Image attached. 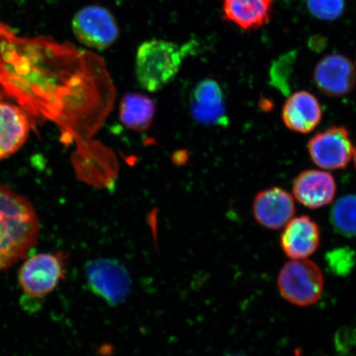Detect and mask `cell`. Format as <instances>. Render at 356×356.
Masks as SVG:
<instances>
[{"label":"cell","instance_id":"obj_20","mask_svg":"<svg viewBox=\"0 0 356 356\" xmlns=\"http://www.w3.org/2000/svg\"><path fill=\"white\" fill-rule=\"evenodd\" d=\"M327 261L333 273L345 275L355 264V252L349 248H338L327 253Z\"/></svg>","mask_w":356,"mask_h":356},{"label":"cell","instance_id":"obj_17","mask_svg":"<svg viewBox=\"0 0 356 356\" xmlns=\"http://www.w3.org/2000/svg\"><path fill=\"white\" fill-rule=\"evenodd\" d=\"M156 111L150 97L140 93H127L120 106V119L131 130L143 132L152 124Z\"/></svg>","mask_w":356,"mask_h":356},{"label":"cell","instance_id":"obj_19","mask_svg":"<svg viewBox=\"0 0 356 356\" xmlns=\"http://www.w3.org/2000/svg\"><path fill=\"white\" fill-rule=\"evenodd\" d=\"M306 2L311 15L320 20H337L345 10V0H306Z\"/></svg>","mask_w":356,"mask_h":356},{"label":"cell","instance_id":"obj_16","mask_svg":"<svg viewBox=\"0 0 356 356\" xmlns=\"http://www.w3.org/2000/svg\"><path fill=\"white\" fill-rule=\"evenodd\" d=\"M273 0H224L225 20L244 31L257 30L268 24L273 13Z\"/></svg>","mask_w":356,"mask_h":356},{"label":"cell","instance_id":"obj_11","mask_svg":"<svg viewBox=\"0 0 356 356\" xmlns=\"http://www.w3.org/2000/svg\"><path fill=\"white\" fill-rule=\"evenodd\" d=\"M321 243V230L309 216L292 218L280 235L282 250L291 259H306L318 250Z\"/></svg>","mask_w":356,"mask_h":356},{"label":"cell","instance_id":"obj_10","mask_svg":"<svg viewBox=\"0 0 356 356\" xmlns=\"http://www.w3.org/2000/svg\"><path fill=\"white\" fill-rule=\"evenodd\" d=\"M295 213L293 195L277 186L260 191L253 200V217L258 225L267 229L284 228Z\"/></svg>","mask_w":356,"mask_h":356},{"label":"cell","instance_id":"obj_3","mask_svg":"<svg viewBox=\"0 0 356 356\" xmlns=\"http://www.w3.org/2000/svg\"><path fill=\"white\" fill-rule=\"evenodd\" d=\"M189 47L165 40H149L140 44L136 56V75L141 88L158 92L179 72Z\"/></svg>","mask_w":356,"mask_h":356},{"label":"cell","instance_id":"obj_18","mask_svg":"<svg viewBox=\"0 0 356 356\" xmlns=\"http://www.w3.org/2000/svg\"><path fill=\"white\" fill-rule=\"evenodd\" d=\"M330 222L337 233L347 238L356 236V195H347L334 204Z\"/></svg>","mask_w":356,"mask_h":356},{"label":"cell","instance_id":"obj_21","mask_svg":"<svg viewBox=\"0 0 356 356\" xmlns=\"http://www.w3.org/2000/svg\"><path fill=\"white\" fill-rule=\"evenodd\" d=\"M353 160H354V164L356 169V148L354 149V154H353Z\"/></svg>","mask_w":356,"mask_h":356},{"label":"cell","instance_id":"obj_8","mask_svg":"<svg viewBox=\"0 0 356 356\" xmlns=\"http://www.w3.org/2000/svg\"><path fill=\"white\" fill-rule=\"evenodd\" d=\"M313 162L327 170L345 168L353 158L354 147L350 133L344 127H332L316 134L309 141Z\"/></svg>","mask_w":356,"mask_h":356},{"label":"cell","instance_id":"obj_5","mask_svg":"<svg viewBox=\"0 0 356 356\" xmlns=\"http://www.w3.org/2000/svg\"><path fill=\"white\" fill-rule=\"evenodd\" d=\"M66 257L60 252L38 253L22 265L20 286L29 297L41 299L51 293L65 278Z\"/></svg>","mask_w":356,"mask_h":356},{"label":"cell","instance_id":"obj_4","mask_svg":"<svg viewBox=\"0 0 356 356\" xmlns=\"http://www.w3.org/2000/svg\"><path fill=\"white\" fill-rule=\"evenodd\" d=\"M277 286L280 295L291 304L308 307L321 298L324 277L321 268L308 258L291 259L280 269Z\"/></svg>","mask_w":356,"mask_h":356},{"label":"cell","instance_id":"obj_12","mask_svg":"<svg viewBox=\"0 0 356 356\" xmlns=\"http://www.w3.org/2000/svg\"><path fill=\"white\" fill-rule=\"evenodd\" d=\"M30 115L20 105L0 100V160L10 157L29 139Z\"/></svg>","mask_w":356,"mask_h":356},{"label":"cell","instance_id":"obj_15","mask_svg":"<svg viewBox=\"0 0 356 356\" xmlns=\"http://www.w3.org/2000/svg\"><path fill=\"white\" fill-rule=\"evenodd\" d=\"M282 120L289 130L308 134L318 126L323 118L321 104L317 97L305 90L293 92L284 102Z\"/></svg>","mask_w":356,"mask_h":356},{"label":"cell","instance_id":"obj_14","mask_svg":"<svg viewBox=\"0 0 356 356\" xmlns=\"http://www.w3.org/2000/svg\"><path fill=\"white\" fill-rule=\"evenodd\" d=\"M336 193L335 178L326 171L310 169L300 173L293 181V197L309 209L328 206L333 202Z\"/></svg>","mask_w":356,"mask_h":356},{"label":"cell","instance_id":"obj_1","mask_svg":"<svg viewBox=\"0 0 356 356\" xmlns=\"http://www.w3.org/2000/svg\"><path fill=\"white\" fill-rule=\"evenodd\" d=\"M10 95L29 115L55 122L65 142L84 141L104 122L115 88L99 56L40 38L21 60Z\"/></svg>","mask_w":356,"mask_h":356},{"label":"cell","instance_id":"obj_13","mask_svg":"<svg viewBox=\"0 0 356 356\" xmlns=\"http://www.w3.org/2000/svg\"><path fill=\"white\" fill-rule=\"evenodd\" d=\"M193 118L204 126H226L225 97L220 84L216 80L206 79L193 89L191 100Z\"/></svg>","mask_w":356,"mask_h":356},{"label":"cell","instance_id":"obj_2","mask_svg":"<svg viewBox=\"0 0 356 356\" xmlns=\"http://www.w3.org/2000/svg\"><path fill=\"white\" fill-rule=\"evenodd\" d=\"M38 216L32 203L0 184V273L24 259L37 244Z\"/></svg>","mask_w":356,"mask_h":356},{"label":"cell","instance_id":"obj_6","mask_svg":"<svg viewBox=\"0 0 356 356\" xmlns=\"http://www.w3.org/2000/svg\"><path fill=\"white\" fill-rule=\"evenodd\" d=\"M86 277L90 291L111 306L123 304L130 296L131 275L117 260L99 258L88 261Z\"/></svg>","mask_w":356,"mask_h":356},{"label":"cell","instance_id":"obj_7","mask_svg":"<svg viewBox=\"0 0 356 356\" xmlns=\"http://www.w3.org/2000/svg\"><path fill=\"white\" fill-rule=\"evenodd\" d=\"M72 29L78 41L95 50H106L117 41V20L108 8L89 6L81 8L73 17Z\"/></svg>","mask_w":356,"mask_h":356},{"label":"cell","instance_id":"obj_9","mask_svg":"<svg viewBox=\"0 0 356 356\" xmlns=\"http://www.w3.org/2000/svg\"><path fill=\"white\" fill-rule=\"evenodd\" d=\"M314 79L316 86L325 95L344 97L355 86L356 70L346 56L332 54L323 58L316 65Z\"/></svg>","mask_w":356,"mask_h":356}]
</instances>
